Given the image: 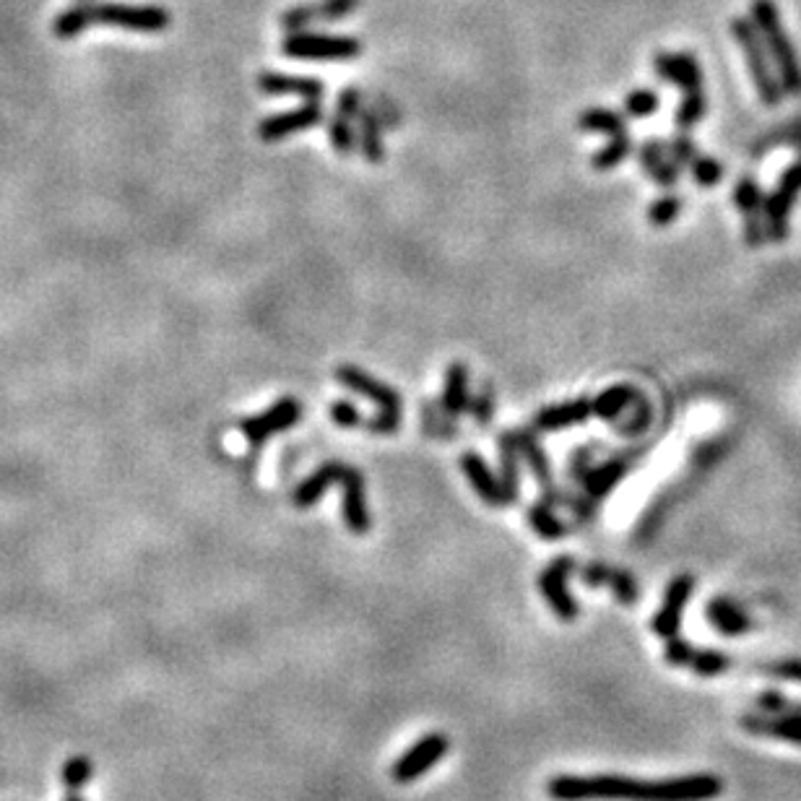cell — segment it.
I'll list each match as a JSON object with an SVG mask.
<instances>
[{"label": "cell", "mask_w": 801, "mask_h": 801, "mask_svg": "<svg viewBox=\"0 0 801 801\" xmlns=\"http://www.w3.org/2000/svg\"><path fill=\"white\" fill-rule=\"evenodd\" d=\"M554 801H710L721 796L716 775L674 781H635L622 775H557L547 786Z\"/></svg>", "instance_id": "6da1fadb"}, {"label": "cell", "mask_w": 801, "mask_h": 801, "mask_svg": "<svg viewBox=\"0 0 801 801\" xmlns=\"http://www.w3.org/2000/svg\"><path fill=\"white\" fill-rule=\"evenodd\" d=\"M752 21H755L757 32L765 37L768 53L773 55L775 68H778L781 86L786 92L796 94L801 89L799 55H796L794 45L788 40V34L783 32L781 14H778L773 0H752Z\"/></svg>", "instance_id": "7a4b0ae2"}, {"label": "cell", "mask_w": 801, "mask_h": 801, "mask_svg": "<svg viewBox=\"0 0 801 801\" xmlns=\"http://www.w3.org/2000/svg\"><path fill=\"white\" fill-rule=\"evenodd\" d=\"M731 34L739 42V50H742L744 60H747V68L752 73V81H755L760 99L765 105H778L781 102V86H778L775 76L770 73L768 58H765V50H762L757 27L749 24L747 19H734L731 21Z\"/></svg>", "instance_id": "3957f363"}, {"label": "cell", "mask_w": 801, "mask_h": 801, "mask_svg": "<svg viewBox=\"0 0 801 801\" xmlns=\"http://www.w3.org/2000/svg\"><path fill=\"white\" fill-rule=\"evenodd\" d=\"M281 53L297 60H352L362 53V45L354 37L292 32L281 42Z\"/></svg>", "instance_id": "277c9868"}, {"label": "cell", "mask_w": 801, "mask_h": 801, "mask_svg": "<svg viewBox=\"0 0 801 801\" xmlns=\"http://www.w3.org/2000/svg\"><path fill=\"white\" fill-rule=\"evenodd\" d=\"M94 24L131 29V32H164L170 14L162 6H128V3H92Z\"/></svg>", "instance_id": "5b68a950"}, {"label": "cell", "mask_w": 801, "mask_h": 801, "mask_svg": "<svg viewBox=\"0 0 801 801\" xmlns=\"http://www.w3.org/2000/svg\"><path fill=\"white\" fill-rule=\"evenodd\" d=\"M448 749H450V739L445 734H437L435 731V734L422 736L419 742L411 744L404 755L393 762L391 778L396 783L419 781L422 775H427L432 768H435L437 762L445 760Z\"/></svg>", "instance_id": "8992f818"}, {"label": "cell", "mask_w": 801, "mask_h": 801, "mask_svg": "<svg viewBox=\"0 0 801 801\" xmlns=\"http://www.w3.org/2000/svg\"><path fill=\"white\" fill-rule=\"evenodd\" d=\"M575 573V560L573 557H557L552 565H547L539 575V591L552 606V612L565 622H573L578 617L580 606L573 599V593L567 588V580Z\"/></svg>", "instance_id": "52a82bcc"}, {"label": "cell", "mask_w": 801, "mask_h": 801, "mask_svg": "<svg viewBox=\"0 0 801 801\" xmlns=\"http://www.w3.org/2000/svg\"><path fill=\"white\" fill-rule=\"evenodd\" d=\"M300 417H302L300 401L292 396H284L281 401H276L274 406H268L266 411H261V414L242 419L240 430L242 435L248 437L250 445H263L268 437L276 435V432H284L289 430V427H294V424L300 422Z\"/></svg>", "instance_id": "ba28073f"}, {"label": "cell", "mask_w": 801, "mask_h": 801, "mask_svg": "<svg viewBox=\"0 0 801 801\" xmlns=\"http://www.w3.org/2000/svg\"><path fill=\"white\" fill-rule=\"evenodd\" d=\"M692 591H695V578L692 575H679V578L671 580L664 593V604H661V609H658V614L651 622V630L656 632L658 638H677L684 606L690 601Z\"/></svg>", "instance_id": "9c48e42d"}, {"label": "cell", "mask_w": 801, "mask_h": 801, "mask_svg": "<svg viewBox=\"0 0 801 801\" xmlns=\"http://www.w3.org/2000/svg\"><path fill=\"white\" fill-rule=\"evenodd\" d=\"M336 380H339L341 385H346L349 391L370 398L372 404L378 406L380 411H398V414H401V396L393 391L391 385L380 383L378 378H372L370 372H365L362 367L354 365L339 367V370H336Z\"/></svg>", "instance_id": "30bf717a"}, {"label": "cell", "mask_w": 801, "mask_h": 801, "mask_svg": "<svg viewBox=\"0 0 801 801\" xmlns=\"http://www.w3.org/2000/svg\"><path fill=\"white\" fill-rule=\"evenodd\" d=\"M341 489H344V523L352 534L362 536L372 528L370 508H367L365 497V479L352 466H344L339 479Z\"/></svg>", "instance_id": "8fae6325"}, {"label": "cell", "mask_w": 801, "mask_h": 801, "mask_svg": "<svg viewBox=\"0 0 801 801\" xmlns=\"http://www.w3.org/2000/svg\"><path fill=\"white\" fill-rule=\"evenodd\" d=\"M320 120H323V107L318 102H307V105L297 107V110L279 112V115H271V118L263 120L258 125V136L263 141H281V138L292 136V133L315 128Z\"/></svg>", "instance_id": "7c38bea8"}, {"label": "cell", "mask_w": 801, "mask_h": 801, "mask_svg": "<svg viewBox=\"0 0 801 801\" xmlns=\"http://www.w3.org/2000/svg\"><path fill=\"white\" fill-rule=\"evenodd\" d=\"M739 723L747 734L781 739V742L801 747V710H783L778 716H742Z\"/></svg>", "instance_id": "4fadbf2b"}, {"label": "cell", "mask_w": 801, "mask_h": 801, "mask_svg": "<svg viewBox=\"0 0 801 801\" xmlns=\"http://www.w3.org/2000/svg\"><path fill=\"white\" fill-rule=\"evenodd\" d=\"M580 580L586 583L588 588H609L614 593V599L622 601V604H635L640 596L638 583L632 578L630 573L625 570H617V567L601 565V562H593V565H586L580 570Z\"/></svg>", "instance_id": "5bb4252c"}, {"label": "cell", "mask_w": 801, "mask_h": 801, "mask_svg": "<svg viewBox=\"0 0 801 801\" xmlns=\"http://www.w3.org/2000/svg\"><path fill=\"white\" fill-rule=\"evenodd\" d=\"M653 68L661 79L677 84L684 94L703 92V73H700V66L692 55L661 53L656 55Z\"/></svg>", "instance_id": "9a60e30c"}, {"label": "cell", "mask_w": 801, "mask_h": 801, "mask_svg": "<svg viewBox=\"0 0 801 801\" xmlns=\"http://www.w3.org/2000/svg\"><path fill=\"white\" fill-rule=\"evenodd\" d=\"M799 190H801V164L783 175L781 185H778V190H775L773 198H770L768 206H765V216H768L770 237H773V240H783V237H786V216L788 209H791V201H794Z\"/></svg>", "instance_id": "2e32d148"}, {"label": "cell", "mask_w": 801, "mask_h": 801, "mask_svg": "<svg viewBox=\"0 0 801 801\" xmlns=\"http://www.w3.org/2000/svg\"><path fill=\"white\" fill-rule=\"evenodd\" d=\"M461 469L463 474L469 476L471 487L476 489V495L482 497L484 505H489V508H505V505H508V502H505V492H502L500 479L489 471L487 463L476 456V453H466V456L461 458Z\"/></svg>", "instance_id": "e0dca14e"}, {"label": "cell", "mask_w": 801, "mask_h": 801, "mask_svg": "<svg viewBox=\"0 0 801 801\" xmlns=\"http://www.w3.org/2000/svg\"><path fill=\"white\" fill-rule=\"evenodd\" d=\"M515 437H518V450H521L523 458L528 461V466H531V471H534L536 476V482H539L541 492H544V502L554 505V502L560 500V492L554 487V474L552 466H549L547 453L541 450L539 440H536L531 432H515Z\"/></svg>", "instance_id": "ac0fdd59"}, {"label": "cell", "mask_w": 801, "mask_h": 801, "mask_svg": "<svg viewBox=\"0 0 801 801\" xmlns=\"http://www.w3.org/2000/svg\"><path fill=\"white\" fill-rule=\"evenodd\" d=\"M593 414V401L588 398H575V401H565V404H554L541 409L536 414L534 424L539 430H565V427H575V424L588 422Z\"/></svg>", "instance_id": "d6986e66"}, {"label": "cell", "mask_w": 801, "mask_h": 801, "mask_svg": "<svg viewBox=\"0 0 801 801\" xmlns=\"http://www.w3.org/2000/svg\"><path fill=\"white\" fill-rule=\"evenodd\" d=\"M344 466L346 463H341V461H328V463H323V466H318L313 474L307 476L305 482H300V487L294 489V495H292L294 505L302 510L313 508L315 502L326 495V489L331 487V484H339Z\"/></svg>", "instance_id": "ffe728a7"}, {"label": "cell", "mask_w": 801, "mask_h": 801, "mask_svg": "<svg viewBox=\"0 0 801 801\" xmlns=\"http://www.w3.org/2000/svg\"><path fill=\"white\" fill-rule=\"evenodd\" d=\"M258 86L266 94H294L307 102H318L323 97V81L302 79V76H287V73L266 71L258 76Z\"/></svg>", "instance_id": "44dd1931"}, {"label": "cell", "mask_w": 801, "mask_h": 801, "mask_svg": "<svg viewBox=\"0 0 801 801\" xmlns=\"http://www.w3.org/2000/svg\"><path fill=\"white\" fill-rule=\"evenodd\" d=\"M705 617L710 619V625H716V630L726 638H736V635H747L752 630L747 614L729 599H713L705 609Z\"/></svg>", "instance_id": "7402d4cb"}, {"label": "cell", "mask_w": 801, "mask_h": 801, "mask_svg": "<svg viewBox=\"0 0 801 801\" xmlns=\"http://www.w3.org/2000/svg\"><path fill=\"white\" fill-rule=\"evenodd\" d=\"M625 471H627L625 461H606L601 463V466H596V469L580 474L583 487H586V495L591 497V500H601V497H606L614 487H617V482L625 476Z\"/></svg>", "instance_id": "603a6c76"}, {"label": "cell", "mask_w": 801, "mask_h": 801, "mask_svg": "<svg viewBox=\"0 0 801 801\" xmlns=\"http://www.w3.org/2000/svg\"><path fill=\"white\" fill-rule=\"evenodd\" d=\"M443 406L448 414H461L469 409V367L456 362L445 372Z\"/></svg>", "instance_id": "cb8c5ba5"}, {"label": "cell", "mask_w": 801, "mask_h": 801, "mask_svg": "<svg viewBox=\"0 0 801 801\" xmlns=\"http://www.w3.org/2000/svg\"><path fill=\"white\" fill-rule=\"evenodd\" d=\"M518 437L515 432L500 437V471H502V492H505V502L513 505L518 497Z\"/></svg>", "instance_id": "d4e9b609"}, {"label": "cell", "mask_w": 801, "mask_h": 801, "mask_svg": "<svg viewBox=\"0 0 801 801\" xmlns=\"http://www.w3.org/2000/svg\"><path fill=\"white\" fill-rule=\"evenodd\" d=\"M635 396H638V391L630 388V385H614V388H606V391L593 401V414L604 419V422H612V419H617L619 414L635 401Z\"/></svg>", "instance_id": "484cf974"}, {"label": "cell", "mask_w": 801, "mask_h": 801, "mask_svg": "<svg viewBox=\"0 0 801 801\" xmlns=\"http://www.w3.org/2000/svg\"><path fill=\"white\" fill-rule=\"evenodd\" d=\"M578 128H580V131L606 133V136H619V133H625V120L619 118L617 112L601 110V107H593V110H586L583 115H580Z\"/></svg>", "instance_id": "4316f807"}, {"label": "cell", "mask_w": 801, "mask_h": 801, "mask_svg": "<svg viewBox=\"0 0 801 801\" xmlns=\"http://www.w3.org/2000/svg\"><path fill=\"white\" fill-rule=\"evenodd\" d=\"M92 24H94L92 3H79V6L68 8V11H63V14L58 16V21H55V34H58L60 40H71V37L81 34L86 27H92Z\"/></svg>", "instance_id": "83f0119b"}, {"label": "cell", "mask_w": 801, "mask_h": 801, "mask_svg": "<svg viewBox=\"0 0 801 801\" xmlns=\"http://www.w3.org/2000/svg\"><path fill=\"white\" fill-rule=\"evenodd\" d=\"M757 203H760V193H757V185L744 180L739 188H736V206L744 211L747 216V237L752 245H760L762 235H760V224H757Z\"/></svg>", "instance_id": "f1b7e54d"}, {"label": "cell", "mask_w": 801, "mask_h": 801, "mask_svg": "<svg viewBox=\"0 0 801 801\" xmlns=\"http://www.w3.org/2000/svg\"><path fill=\"white\" fill-rule=\"evenodd\" d=\"M528 523H531V528H534L539 536H544V539H560V536L567 534L565 523L552 513L549 502L544 500L528 510Z\"/></svg>", "instance_id": "f546056e"}, {"label": "cell", "mask_w": 801, "mask_h": 801, "mask_svg": "<svg viewBox=\"0 0 801 801\" xmlns=\"http://www.w3.org/2000/svg\"><path fill=\"white\" fill-rule=\"evenodd\" d=\"M359 118H362V133H359V146H362V154H365L367 162H372V164L383 162L385 151H383V136H380L378 120L372 118L370 112H359Z\"/></svg>", "instance_id": "4dcf8cb0"}, {"label": "cell", "mask_w": 801, "mask_h": 801, "mask_svg": "<svg viewBox=\"0 0 801 801\" xmlns=\"http://www.w3.org/2000/svg\"><path fill=\"white\" fill-rule=\"evenodd\" d=\"M729 656H723V653L718 651H697L692 653L690 658V669L695 671L697 677H721V674H726L729 671Z\"/></svg>", "instance_id": "1f68e13d"}, {"label": "cell", "mask_w": 801, "mask_h": 801, "mask_svg": "<svg viewBox=\"0 0 801 801\" xmlns=\"http://www.w3.org/2000/svg\"><path fill=\"white\" fill-rule=\"evenodd\" d=\"M630 151H632V141L625 136V133L612 136V141L593 157V167H596V170H612V167H617L622 159L630 157Z\"/></svg>", "instance_id": "d6a6232c"}, {"label": "cell", "mask_w": 801, "mask_h": 801, "mask_svg": "<svg viewBox=\"0 0 801 801\" xmlns=\"http://www.w3.org/2000/svg\"><path fill=\"white\" fill-rule=\"evenodd\" d=\"M94 775V765L89 757H71V760L63 765V770H60V781H63V786L68 788V791H79L81 786H86V783L92 781Z\"/></svg>", "instance_id": "836d02e7"}, {"label": "cell", "mask_w": 801, "mask_h": 801, "mask_svg": "<svg viewBox=\"0 0 801 801\" xmlns=\"http://www.w3.org/2000/svg\"><path fill=\"white\" fill-rule=\"evenodd\" d=\"M357 6L359 0H320V3H313L315 21L346 19V16L357 11Z\"/></svg>", "instance_id": "e575fe53"}, {"label": "cell", "mask_w": 801, "mask_h": 801, "mask_svg": "<svg viewBox=\"0 0 801 801\" xmlns=\"http://www.w3.org/2000/svg\"><path fill=\"white\" fill-rule=\"evenodd\" d=\"M328 138H331L333 149L339 151V154H352L354 151V131L352 125H349V120L341 118V115H336V118L331 120V125H328Z\"/></svg>", "instance_id": "d590c367"}, {"label": "cell", "mask_w": 801, "mask_h": 801, "mask_svg": "<svg viewBox=\"0 0 801 801\" xmlns=\"http://www.w3.org/2000/svg\"><path fill=\"white\" fill-rule=\"evenodd\" d=\"M310 24H315V11L313 3H302V6H292L281 14V27L292 32H305Z\"/></svg>", "instance_id": "8d00e7d4"}, {"label": "cell", "mask_w": 801, "mask_h": 801, "mask_svg": "<svg viewBox=\"0 0 801 801\" xmlns=\"http://www.w3.org/2000/svg\"><path fill=\"white\" fill-rule=\"evenodd\" d=\"M625 110L630 115H635V118H648V115H653L658 110V97L653 92H648V89H638V92L627 94Z\"/></svg>", "instance_id": "74e56055"}, {"label": "cell", "mask_w": 801, "mask_h": 801, "mask_svg": "<svg viewBox=\"0 0 801 801\" xmlns=\"http://www.w3.org/2000/svg\"><path fill=\"white\" fill-rule=\"evenodd\" d=\"M703 115H705V97H703V92L684 94L682 107H679V112H677V123L687 128V125H695L697 120L703 118Z\"/></svg>", "instance_id": "f35d334b"}, {"label": "cell", "mask_w": 801, "mask_h": 801, "mask_svg": "<svg viewBox=\"0 0 801 801\" xmlns=\"http://www.w3.org/2000/svg\"><path fill=\"white\" fill-rule=\"evenodd\" d=\"M679 209H682V201L674 196H666V198H661V201L653 203L651 211H648V219H651L656 227H666V224H671L674 219H677Z\"/></svg>", "instance_id": "ab89813d"}, {"label": "cell", "mask_w": 801, "mask_h": 801, "mask_svg": "<svg viewBox=\"0 0 801 801\" xmlns=\"http://www.w3.org/2000/svg\"><path fill=\"white\" fill-rule=\"evenodd\" d=\"M331 419L333 424L346 427V430H352V427H359V424L365 422L357 406L349 404V401H336V404L331 406Z\"/></svg>", "instance_id": "60d3db41"}, {"label": "cell", "mask_w": 801, "mask_h": 801, "mask_svg": "<svg viewBox=\"0 0 801 801\" xmlns=\"http://www.w3.org/2000/svg\"><path fill=\"white\" fill-rule=\"evenodd\" d=\"M469 409H471V414H474L476 424L487 427V424L492 422V411H495V398H492V391H489V388H482V393H479L474 401H469Z\"/></svg>", "instance_id": "b9f144b4"}, {"label": "cell", "mask_w": 801, "mask_h": 801, "mask_svg": "<svg viewBox=\"0 0 801 801\" xmlns=\"http://www.w3.org/2000/svg\"><path fill=\"white\" fill-rule=\"evenodd\" d=\"M692 653H695V648H692L690 643H684V640H679V638L666 640L664 658L669 661L671 666H690Z\"/></svg>", "instance_id": "7bdbcfd3"}, {"label": "cell", "mask_w": 801, "mask_h": 801, "mask_svg": "<svg viewBox=\"0 0 801 801\" xmlns=\"http://www.w3.org/2000/svg\"><path fill=\"white\" fill-rule=\"evenodd\" d=\"M370 432H378V435H391V432L398 430L401 424V414L398 411H378L372 419H365L362 422Z\"/></svg>", "instance_id": "ee69618b"}, {"label": "cell", "mask_w": 801, "mask_h": 801, "mask_svg": "<svg viewBox=\"0 0 801 801\" xmlns=\"http://www.w3.org/2000/svg\"><path fill=\"white\" fill-rule=\"evenodd\" d=\"M692 172H695L697 183H700V185L718 183V180H721V175H723L721 164L713 162V159H697V157H695V162H692Z\"/></svg>", "instance_id": "f6af8a7d"}, {"label": "cell", "mask_w": 801, "mask_h": 801, "mask_svg": "<svg viewBox=\"0 0 801 801\" xmlns=\"http://www.w3.org/2000/svg\"><path fill=\"white\" fill-rule=\"evenodd\" d=\"M768 674L778 679H788V682L801 684V658H788V661H778V664L768 666Z\"/></svg>", "instance_id": "bcb514c9"}, {"label": "cell", "mask_w": 801, "mask_h": 801, "mask_svg": "<svg viewBox=\"0 0 801 801\" xmlns=\"http://www.w3.org/2000/svg\"><path fill=\"white\" fill-rule=\"evenodd\" d=\"M359 102H362V94L357 92V89H344V92L339 94V107H336V115H341V118H354V115H359Z\"/></svg>", "instance_id": "7dc6e473"}, {"label": "cell", "mask_w": 801, "mask_h": 801, "mask_svg": "<svg viewBox=\"0 0 801 801\" xmlns=\"http://www.w3.org/2000/svg\"><path fill=\"white\" fill-rule=\"evenodd\" d=\"M648 175H651L658 185H674L677 183L679 172H677V164H671L664 159V162H658L653 170H648Z\"/></svg>", "instance_id": "c3c4849f"}, {"label": "cell", "mask_w": 801, "mask_h": 801, "mask_svg": "<svg viewBox=\"0 0 801 801\" xmlns=\"http://www.w3.org/2000/svg\"><path fill=\"white\" fill-rule=\"evenodd\" d=\"M757 705H760L762 710H768V713H783V710H791V705H788V700L783 695H778V692H765V695H760V700H757Z\"/></svg>", "instance_id": "681fc988"}, {"label": "cell", "mask_w": 801, "mask_h": 801, "mask_svg": "<svg viewBox=\"0 0 801 801\" xmlns=\"http://www.w3.org/2000/svg\"><path fill=\"white\" fill-rule=\"evenodd\" d=\"M640 162H643L645 170H653L658 162H664V149H661V144H658V141H648V144L643 146V151H640Z\"/></svg>", "instance_id": "f907efd6"}, {"label": "cell", "mask_w": 801, "mask_h": 801, "mask_svg": "<svg viewBox=\"0 0 801 801\" xmlns=\"http://www.w3.org/2000/svg\"><path fill=\"white\" fill-rule=\"evenodd\" d=\"M671 154H674V159L677 162H695V146L687 141V138H677L674 144H671Z\"/></svg>", "instance_id": "816d5d0a"}, {"label": "cell", "mask_w": 801, "mask_h": 801, "mask_svg": "<svg viewBox=\"0 0 801 801\" xmlns=\"http://www.w3.org/2000/svg\"><path fill=\"white\" fill-rule=\"evenodd\" d=\"M66 801H84V799H81V796H76V794H68Z\"/></svg>", "instance_id": "f5cc1de1"}, {"label": "cell", "mask_w": 801, "mask_h": 801, "mask_svg": "<svg viewBox=\"0 0 801 801\" xmlns=\"http://www.w3.org/2000/svg\"><path fill=\"white\" fill-rule=\"evenodd\" d=\"M79 3H92V0H79Z\"/></svg>", "instance_id": "db71d44e"}]
</instances>
